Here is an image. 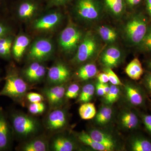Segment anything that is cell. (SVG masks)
I'll list each match as a JSON object with an SVG mask.
<instances>
[{
  "mask_svg": "<svg viewBox=\"0 0 151 151\" xmlns=\"http://www.w3.org/2000/svg\"><path fill=\"white\" fill-rule=\"evenodd\" d=\"M142 0H125L127 7L133 8L140 4Z\"/></svg>",
  "mask_w": 151,
  "mask_h": 151,
  "instance_id": "40",
  "label": "cell"
},
{
  "mask_svg": "<svg viewBox=\"0 0 151 151\" xmlns=\"http://www.w3.org/2000/svg\"><path fill=\"white\" fill-rule=\"evenodd\" d=\"M11 129L5 113L0 108V151L9 148L11 139Z\"/></svg>",
  "mask_w": 151,
  "mask_h": 151,
  "instance_id": "10",
  "label": "cell"
},
{
  "mask_svg": "<svg viewBox=\"0 0 151 151\" xmlns=\"http://www.w3.org/2000/svg\"><path fill=\"white\" fill-rule=\"evenodd\" d=\"M29 42V37L24 35H19L16 39L12 50L14 57L17 60L19 61L21 59Z\"/></svg>",
  "mask_w": 151,
  "mask_h": 151,
  "instance_id": "18",
  "label": "cell"
},
{
  "mask_svg": "<svg viewBox=\"0 0 151 151\" xmlns=\"http://www.w3.org/2000/svg\"><path fill=\"white\" fill-rule=\"evenodd\" d=\"M146 65L148 71L151 72V58L146 61Z\"/></svg>",
  "mask_w": 151,
  "mask_h": 151,
  "instance_id": "47",
  "label": "cell"
},
{
  "mask_svg": "<svg viewBox=\"0 0 151 151\" xmlns=\"http://www.w3.org/2000/svg\"><path fill=\"white\" fill-rule=\"evenodd\" d=\"M150 106L151 108V100H150Z\"/></svg>",
  "mask_w": 151,
  "mask_h": 151,
  "instance_id": "48",
  "label": "cell"
},
{
  "mask_svg": "<svg viewBox=\"0 0 151 151\" xmlns=\"http://www.w3.org/2000/svg\"><path fill=\"white\" fill-rule=\"evenodd\" d=\"M94 90L95 88L93 84H88L84 85L79 96V101L82 103H88L93 97Z\"/></svg>",
  "mask_w": 151,
  "mask_h": 151,
  "instance_id": "31",
  "label": "cell"
},
{
  "mask_svg": "<svg viewBox=\"0 0 151 151\" xmlns=\"http://www.w3.org/2000/svg\"><path fill=\"white\" fill-rule=\"evenodd\" d=\"M46 72L45 68L38 62H35L30 65L24 71V75L29 82L40 81L43 78Z\"/></svg>",
  "mask_w": 151,
  "mask_h": 151,
  "instance_id": "15",
  "label": "cell"
},
{
  "mask_svg": "<svg viewBox=\"0 0 151 151\" xmlns=\"http://www.w3.org/2000/svg\"><path fill=\"white\" fill-rule=\"evenodd\" d=\"M122 58V52L120 49L111 45L104 50L100 58L101 63L105 67L113 68L119 65Z\"/></svg>",
  "mask_w": 151,
  "mask_h": 151,
  "instance_id": "8",
  "label": "cell"
},
{
  "mask_svg": "<svg viewBox=\"0 0 151 151\" xmlns=\"http://www.w3.org/2000/svg\"><path fill=\"white\" fill-rule=\"evenodd\" d=\"M95 141L105 146L108 151H113L116 147V143L110 135L97 129L91 130L88 133Z\"/></svg>",
  "mask_w": 151,
  "mask_h": 151,
  "instance_id": "16",
  "label": "cell"
},
{
  "mask_svg": "<svg viewBox=\"0 0 151 151\" xmlns=\"http://www.w3.org/2000/svg\"><path fill=\"white\" fill-rule=\"evenodd\" d=\"M28 100L31 103H38L42 102L44 100L42 95L35 92H31L27 94Z\"/></svg>",
  "mask_w": 151,
  "mask_h": 151,
  "instance_id": "39",
  "label": "cell"
},
{
  "mask_svg": "<svg viewBox=\"0 0 151 151\" xmlns=\"http://www.w3.org/2000/svg\"><path fill=\"white\" fill-rule=\"evenodd\" d=\"M61 19V15L59 13H50L36 20L34 27L40 30L50 29L56 27Z\"/></svg>",
  "mask_w": 151,
  "mask_h": 151,
  "instance_id": "12",
  "label": "cell"
},
{
  "mask_svg": "<svg viewBox=\"0 0 151 151\" xmlns=\"http://www.w3.org/2000/svg\"><path fill=\"white\" fill-rule=\"evenodd\" d=\"M97 32L100 38L108 44H113L118 39V32L114 28L109 26H100L97 27Z\"/></svg>",
  "mask_w": 151,
  "mask_h": 151,
  "instance_id": "19",
  "label": "cell"
},
{
  "mask_svg": "<svg viewBox=\"0 0 151 151\" xmlns=\"http://www.w3.org/2000/svg\"><path fill=\"white\" fill-rule=\"evenodd\" d=\"M99 46V41L96 36L92 32L87 33L76 50L73 61L81 63L89 60L97 53Z\"/></svg>",
  "mask_w": 151,
  "mask_h": 151,
  "instance_id": "3",
  "label": "cell"
},
{
  "mask_svg": "<svg viewBox=\"0 0 151 151\" xmlns=\"http://www.w3.org/2000/svg\"><path fill=\"white\" fill-rule=\"evenodd\" d=\"M78 137L79 140L85 145L89 146L95 150L108 151L105 146L103 145L93 139L89 134L84 131H82L78 134Z\"/></svg>",
  "mask_w": 151,
  "mask_h": 151,
  "instance_id": "26",
  "label": "cell"
},
{
  "mask_svg": "<svg viewBox=\"0 0 151 151\" xmlns=\"http://www.w3.org/2000/svg\"><path fill=\"white\" fill-rule=\"evenodd\" d=\"M104 9L102 0H76L74 13L79 19L87 23L100 20Z\"/></svg>",
  "mask_w": 151,
  "mask_h": 151,
  "instance_id": "2",
  "label": "cell"
},
{
  "mask_svg": "<svg viewBox=\"0 0 151 151\" xmlns=\"http://www.w3.org/2000/svg\"><path fill=\"white\" fill-rule=\"evenodd\" d=\"M147 20L142 13H137L129 17L122 28L124 40L131 46H139L147 29Z\"/></svg>",
  "mask_w": 151,
  "mask_h": 151,
  "instance_id": "1",
  "label": "cell"
},
{
  "mask_svg": "<svg viewBox=\"0 0 151 151\" xmlns=\"http://www.w3.org/2000/svg\"><path fill=\"white\" fill-rule=\"evenodd\" d=\"M146 9L151 19V0H145Z\"/></svg>",
  "mask_w": 151,
  "mask_h": 151,
  "instance_id": "45",
  "label": "cell"
},
{
  "mask_svg": "<svg viewBox=\"0 0 151 151\" xmlns=\"http://www.w3.org/2000/svg\"><path fill=\"white\" fill-rule=\"evenodd\" d=\"M1 78H0V82H1Z\"/></svg>",
  "mask_w": 151,
  "mask_h": 151,
  "instance_id": "49",
  "label": "cell"
},
{
  "mask_svg": "<svg viewBox=\"0 0 151 151\" xmlns=\"http://www.w3.org/2000/svg\"><path fill=\"white\" fill-rule=\"evenodd\" d=\"M83 37L80 29L73 25H69L60 33L59 38L60 46L64 52L72 53L77 50Z\"/></svg>",
  "mask_w": 151,
  "mask_h": 151,
  "instance_id": "5",
  "label": "cell"
},
{
  "mask_svg": "<svg viewBox=\"0 0 151 151\" xmlns=\"http://www.w3.org/2000/svg\"><path fill=\"white\" fill-rule=\"evenodd\" d=\"M49 1L52 4L55 5H63L65 4L71 0H49Z\"/></svg>",
  "mask_w": 151,
  "mask_h": 151,
  "instance_id": "44",
  "label": "cell"
},
{
  "mask_svg": "<svg viewBox=\"0 0 151 151\" xmlns=\"http://www.w3.org/2000/svg\"><path fill=\"white\" fill-rule=\"evenodd\" d=\"M9 31V30L6 26L0 23V39L6 36Z\"/></svg>",
  "mask_w": 151,
  "mask_h": 151,
  "instance_id": "41",
  "label": "cell"
},
{
  "mask_svg": "<svg viewBox=\"0 0 151 151\" xmlns=\"http://www.w3.org/2000/svg\"><path fill=\"white\" fill-rule=\"evenodd\" d=\"M112 113L113 111L110 107H103L96 116V122L99 124H104L108 123L111 120Z\"/></svg>",
  "mask_w": 151,
  "mask_h": 151,
  "instance_id": "30",
  "label": "cell"
},
{
  "mask_svg": "<svg viewBox=\"0 0 151 151\" xmlns=\"http://www.w3.org/2000/svg\"><path fill=\"white\" fill-rule=\"evenodd\" d=\"M97 78L99 82L102 83H107L109 81L108 76L105 72L100 73L97 76Z\"/></svg>",
  "mask_w": 151,
  "mask_h": 151,
  "instance_id": "42",
  "label": "cell"
},
{
  "mask_svg": "<svg viewBox=\"0 0 151 151\" xmlns=\"http://www.w3.org/2000/svg\"><path fill=\"white\" fill-rule=\"evenodd\" d=\"M127 96L129 103L136 107L145 106L146 94L142 88L136 84H130L126 86Z\"/></svg>",
  "mask_w": 151,
  "mask_h": 151,
  "instance_id": "11",
  "label": "cell"
},
{
  "mask_svg": "<svg viewBox=\"0 0 151 151\" xmlns=\"http://www.w3.org/2000/svg\"><path fill=\"white\" fill-rule=\"evenodd\" d=\"M142 84L148 94L151 96V72H146L143 77Z\"/></svg>",
  "mask_w": 151,
  "mask_h": 151,
  "instance_id": "37",
  "label": "cell"
},
{
  "mask_svg": "<svg viewBox=\"0 0 151 151\" xmlns=\"http://www.w3.org/2000/svg\"><path fill=\"white\" fill-rule=\"evenodd\" d=\"M121 120L123 126L130 129L139 128L140 124V120L139 116L132 111L124 112L122 114Z\"/></svg>",
  "mask_w": 151,
  "mask_h": 151,
  "instance_id": "22",
  "label": "cell"
},
{
  "mask_svg": "<svg viewBox=\"0 0 151 151\" xmlns=\"http://www.w3.org/2000/svg\"><path fill=\"white\" fill-rule=\"evenodd\" d=\"M105 72L107 73L109 78V81L113 85H122V83L120 79L115 72L112 70V68H106Z\"/></svg>",
  "mask_w": 151,
  "mask_h": 151,
  "instance_id": "35",
  "label": "cell"
},
{
  "mask_svg": "<svg viewBox=\"0 0 151 151\" xmlns=\"http://www.w3.org/2000/svg\"><path fill=\"white\" fill-rule=\"evenodd\" d=\"M45 94L50 105H56L62 101L65 94V88L63 84L57 85L47 89Z\"/></svg>",
  "mask_w": 151,
  "mask_h": 151,
  "instance_id": "17",
  "label": "cell"
},
{
  "mask_svg": "<svg viewBox=\"0 0 151 151\" xmlns=\"http://www.w3.org/2000/svg\"><path fill=\"white\" fill-rule=\"evenodd\" d=\"M45 110V105L42 102L31 103L29 107L30 113L34 115L41 114Z\"/></svg>",
  "mask_w": 151,
  "mask_h": 151,
  "instance_id": "34",
  "label": "cell"
},
{
  "mask_svg": "<svg viewBox=\"0 0 151 151\" xmlns=\"http://www.w3.org/2000/svg\"><path fill=\"white\" fill-rule=\"evenodd\" d=\"M138 47L141 51L144 52L151 51V25L148 27L145 35Z\"/></svg>",
  "mask_w": 151,
  "mask_h": 151,
  "instance_id": "32",
  "label": "cell"
},
{
  "mask_svg": "<svg viewBox=\"0 0 151 151\" xmlns=\"http://www.w3.org/2000/svg\"><path fill=\"white\" fill-rule=\"evenodd\" d=\"M79 89H80L78 84H71L68 89L67 91L65 92V97L69 99L76 98L78 95Z\"/></svg>",
  "mask_w": 151,
  "mask_h": 151,
  "instance_id": "36",
  "label": "cell"
},
{
  "mask_svg": "<svg viewBox=\"0 0 151 151\" xmlns=\"http://www.w3.org/2000/svg\"><path fill=\"white\" fill-rule=\"evenodd\" d=\"M66 123L65 113L61 110H55L50 113L47 119V127L51 131L60 129Z\"/></svg>",
  "mask_w": 151,
  "mask_h": 151,
  "instance_id": "13",
  "label": "cell"
},
{
  "mask_svg": "<svg viewBox=\"0 0 151 151\" xmlns=\"http://www.w3.org/2000/svg\"><path fill=\"white\" fill-rule=\"evenodd\" d=\"M104 9L113 17H121L127 8L125 0H102Z\"/></svg>",
  "mask_w": 151,
  "mask_h": 151,
  "instance_id": "14",
  "label": "cell"
},
{
  "mask_svg": "<svg viewBox=\"0 0 151 151\" xmlns=\"http://www.w3.org/2000/svg\"><path fill=\"white\" fill-rule=\"evenodd\" d=\"M96 92L98 96H102L105 95L104 89H103L102 83L98 82L96 84Z\"/></svg>",
  "mask_w": 151,
  "mask_h": 151,
  "instance_id": "43",
  "label": "cell"
},
{
  "mask_svg": "<svg viewBox=\"0 0 151 151\" xmlns=\"http://www.w3.org/2000/svg\"><path fill=\"white\" fill-rule=\"evenodd\" d=\"M12 45V39L10 37H4L0 39V56L9 58L10 56Z\"/></svg>",
  "mask_w": 151,
  "mask_h": 151,
  "instance_id": "29",
  "label": "cell"
},
{
  "mask_svg": "<svg viewBox=\"0 0 151 151\" xmlns=\"http://www.w3.org/2000/svg\"><path fill=\"white\" fill-rule=\"evenodd\" d=\"M131 146L132 151H151V141L142 135H137L132 138Z\"/></svg>",
  "mask_w": 151,
  "mask_h": 151,
  "instance_id": "21",
  "label": "cell"
},
{
  "mask_svg": "<svg viewBox=\"0 0 151 151\" xmlns=\"http://www.w3.org/2000/svg\"><path fill=\"white\" fill-rule=\"evenodd\" d=\"M48 150L46 141L41 139H36L28 142L22 148L24 151H45Z\"/></svg>",
  "mask_w": 151,
  "mask_h": 151,
  "instance_id": "25",
  "label": "cell"
},
{
  "mask_svg": "<svg viewBox=\"0 0 151 151\" xmlns=\"http://www.w3.org/2000/svg\"><path fill=\"white\" fill-rule=\"evenodd\" d=\"M27 84L19 76L9 74L5 79V83L0 91V96H6L13 100L21 98L28 90Z\"/></svg>",
  "mask_w": 151,
  "mask_h": 151,
  "instance_id": "6",
  "label": "cell"
},
{
  "mask_svg": "<svg viewBox=\"0 0 151 151\" xmlns=\"http://www.w3.org/2000/svg\"><path fill=\"white\" fill-rule=\"evenodd\" d=\"M52 44L47 39H40L31 46L28 52L29 58L35 62L46 60L53 52Z\"/></svg>",
  "mask_w": 151,
  "mask_h": 151,
  "instance_id": "7",
  "label": "cell"
},
{
  "mask_svg": "<svg viewBox=\"0 0 151 151\" xmlns=\"http://www.w3.org/2000/svg\"><path fill=\"white\" fill-rule=\"evenodd\" d=\"M102 85H103L104 93H105V95L109 92L110 89V86L108 85L107 83H102Z\"/></svg>",
  "mask_w": 151,
  "mask_h": 151,
  "instance_id": "46",
  "label": "cell"
},
{
  "mask_svg": "<svg viewBox=\"0 0 151 151\" xmlns=\"http://www.w3.org/2000/svg\"><path fill=\"white\" fill-rule=\"evenodd\" d=\"M79 115L82 119L89 120L93 119L96 114V110L94 103H84L78 110Z\"/></svg>",
  "mask_w": 151,
  "mask_h": 151,
  "instance_id": "28",
  "label": "cell"
},
{
  "mask_svg": "<svg viewBox=\"0 0 151 151\" xmlns=\"http://www.w3.org/2000/svg\"><path fill=\"white\" fill-rule=\"evenodd\" d=\"M37 9L35 3L32 2H24L19 6L18 14L20 18L22 19H29L33 15Z\"/></svg>",
  "mask_w": 151,
  "mask_h": 151,
  "instance_id": "23",
  "label": "cell"
},
{
  "mask_svg": "<svg viewBox=\"0 0 151 151\" xmlns=\"http://www.w3.org/2000/svg\"><path fill=\"white\" fill-rule=\"evenodd\" d=\"M125 71L128 76L134 80L140 79L144 72L142 63L137 58L132 60L128 64Z\"/></svg>",
  "mask_w": 151,
  "mask_h": 151,
  "instance_id": "20",
  "label": "cell"
},
{
  "mask_svg": "<svg viewBox=\"0 0 151 151\" xmlns=\"http://www.w3.org/2000/svg\"><path fill=\"white\" fill-rule=\"evenodd\" d=\"M97 68L93 63H87L79 68L77 73L78 78L81 80H88L97 74Z\"/></svg>",
  "mask_w": 151,
  "mask_h": 151,
  "instance_id": "27",
  "label": "cell"
},
{
  "mask_svg": "<svg viewBox=\"0 0 151 151\" xmlns=\"http://www.w3.org/2000/svg\"><path fill=\"white\" fill-rule=\"evenodd\" d=\"M70 76V71L66 65L62 63H58L49 69L47 78L50 83L56 85L62 84L65 82Z\"/></svg>",
  "mask_w": 151,
  "mask_h": 151,
  "instance_id": "9",
  "label": "cell"
},
{
  "mask_svg": "<svg viewBox=\"0 0 151 151\" xmlns=\"http://www.w3.org/2000/svg\"><path fill=\"white\" fill-rule=\"evenodd\" d=\"M11 121L14 131L20 137H27L35 134L38 129L35 120L22 113H13Z\"/></svg>",
  "mask_w": 151,
  "mask_h": 151,
  "instance_id": "4",
  "label": "cell"
},
{
  "mask_svg": "<svg viewBox=\"0 0 151 151\" xmlns=\"http://www.w3.org/2000/svg\"><path fill=\"white\" fill-rule=\"evenodd\" d=\"M140 116L146 129L151 135V115L142 113Z\"/></svg>",
  "mask_w": 151,
  "mask_h": 151,
  "instance_id": "38",
  "label": "cell"
},
{
  "mask_svg": "<svg viewBox=\"0 0 151 151\" xmlns=\"http://www.w3.org/2000/svg\"><path fill=\"white\" fill-rule=\"evenodd\" d=\"M52 150L55 151H71L75 146L72 141L64 137L55 138L52 143Z\"/></svg>",
  "mask_w": 151,
  "mask_h": 151,
  "instance_id": "24",
  "label": "cell"
},
{
  "mask_svg": "<svg viewBox=\"0 0 151 151\" xmlns=\"http://www.w3.org/2000/svg\"><path fill=\"white\" fill-rule=\"evenodd\" d=\"M120 90L117 85L112 84L110 86L109 92L105 95V101L108 104H113L118 100Z\"/></svg>",
  "mask_w": 151,
  "mask_h": 151,
  "instance_id": "33",
  "label": "cell"
}]
</instances>
